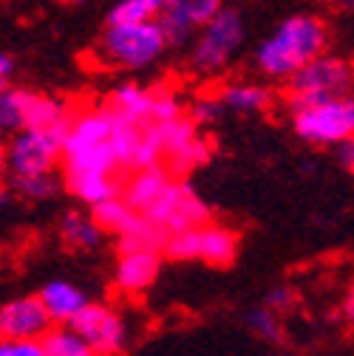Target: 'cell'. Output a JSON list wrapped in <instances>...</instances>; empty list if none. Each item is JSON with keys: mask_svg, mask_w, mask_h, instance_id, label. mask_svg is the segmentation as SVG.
<instances>
[{"mask_svg": "<svg viewBox=\"0 0 354 356\" xmlns=\"http://www.w3.org/2000/svg\"><path fill=\"white\" fill-rule=\"evenodd\" d=\"M210 220V209L204 207V201L193 193L190 184L182 181V190H179V198L173 204V212L167 215L164 220V232L173 235V232H182V229H193V227H204Z\"/></svg>", "mask_w": 354, "mask_h": 356, "instance_id": "2e32d148", "label": "cell"}, {"mask_svg": "<svg viewBox=\"0 0 354 356\" xmlns=\"http://www.w3.org/2000/svg\"><path fill=\"white\" fill-rule=\"evenodd\" d=\"M0 356H46L40 339H12L0 337Z\"/></svg>", "mask_w": 354, "mask_h": 356, "instance_id": "d4e9b609", "label": "cell"}, {"mask_svg": "<svg viewBox=\"0 0 354 356\" xmlns=\"http://www.w3.org/2000/svg\"><path fill=\"white\" fill-rule=\"evenodd\" d=\"M159 275V252L156 249H130L122 252L116 266V289L137 294L145 291Z\"/></svg>", "mask_w": 354, "mask_h": 356, "instance_id": "30bf717a", "label": "cell"}, {"mask_svg": "<svg viewBox=\"0 0 354 356\" xmlns=\"http://www.w3.org/2000/svg\"><path fill=\"white\" fill-rule=\"evenodd\" d=\"M68 328L74 334H79L97 356H116L125 348L128 339V328L122 323V317L114 308L100 305V302H85L77 314L71 317Z\"/></svg>", "mask_w": 354, "mask_h": 356, "instance_id": "ba28073f", "label": "cell"}, {"mask_svg": "<svg viewBox=\"0 0 354 356\" xmlns=\"http://www.w3.org/2000/svg\"><path fill=\"white\" fill-rule=\"evenodd\" d=\"M295 291L292 289H286V286H278V289H272L270 294H267V308H272V311H286V308H292L295 305Z\"/></svg>", "mask_w": 354, "mask_h": 356, "instance_id": "4316f807", "label": "cell"}, {"mask_svg": "<svg viewBox=\"0 0 354 356\" xmlns=\"http://www.w3.org/2000/svg\"><path fill=\"white\" fill-rule=\"evenodd\" d=\"M37 297H40L43 308H46V314L52 317V323H71V317L88 302L85 294L74 283H66V280L46 283Z\"/></svg>", "mask_w": 354, "mask_h": 356, "instance_id": "5bb4252c", "label": "cell"}, {"mask_svg": "<svg viewBox=\"0 0 354 356\" xmlns=\"http://www.w3.org/2000/svg\"><path fill=\"white\" fill-rule=\"evenodd\" d=\"M156 99H159V91H151V88H142V85H119L116 91L111 94V102L108 108L128 119V122H137V124H145V122H153V111H156Z\"/></svg>", "mask_w": 354, "mask_h": 356, "instance_id": "8fae6325", "label": "cell"}, {"mask_svg": "<svg viewBox=\"0 0 354 356\" xmlns=\"http://www.w3.org/2000/svg\"><path fill=\"white\" fill-rule=\"evenodd\" d=\"M159 15H162V0H119L108 15V26L145 23V20H156Z\"/></svg>", "mask_w": 354, "mask_h": 356, "instance_id": "603a6c76", "label": "cell"}, {"mask_svg": "<svg viewBox=\"0 0 354 356\" xmlns=\"http://www.w3.org/2000/svg\"><path fill=\"white\" fill-rule=\"evenodd\" d=\"M66 190L88 207H97L122 193L114 172H66Z\"/></svg>", "mask_w": 354, "mask_h": 356, "instance_id": "4fadbf2b", "label": "cell"}, {"mask_svg": "<svg viewBox=\"0 0 354 356\" xmlns=\"http://www.w3.org/2000/svg\"><path fill=\"white\" fill-rule=\"evenodd\" d=\"M275 356H281V353H275Z\"/></svg>", "mask_w": 354, "mask_h": 356, "instance_id": "e575fe53", "label": "cell"}, {"mask_svg": "<svg viewBox=\"0 0 354 356\" xmlns=\"http://www.w3.org/2000/svg\"><path fill=\"white\" fill-rule=\"evenodd\" d=\"M337 159H340L343 167L351 172V167H354V145H351V139H346V142L337 145Z\"/></svg>", "mask_w": 354, "mask_h": 356, "instance_id": "83f0119b", "label": "cell"}, {"mask_svg": "<svg viewBox=\"0 0 354 356\" xmlns=\"http://www.w3.org/2000/svg\"><path fill=\"white\" fill-rule=\"evenodd\" d=\"M60 142H63V136L52 130H34V127L17 130L12 145L6 147L9 175L54 172V167L60 161Z\"/></svg>", "mask_w": 354, "mask_h": 356, "instance_id": "52a82bcc", "label": "cell"}, {"mask_svg": "<svg viewBox=\"0 0 354 356\" xmlns=\"http://www.w3.org/2000/svg\"><path fill=\"white\" fill-rule=\"evenodd\" d=\"M289 111L309 105V102H321L329 97H348L351 91V65L348 60L337 57V54H318L309 63H303L289 79Z\"/></svg>", "mask_w": 354, "mask_h": 356, "instance_id": "277c9868", "label": "cell"}, {"mask_svg": "<svg viewBox=\"0 0 354 356\" xmlns=\"http://www.w3.org/2000/svg\"><path fill=\"white\" fill-rule=\"evenodd\" d=\"M52 331V317L46 314L40 297H17L0 305V337L12 339H43Z\"/></svg>", "mask_w": 354, "mask_h": 356, "instance_id": "9c48e42d", "label": "cell"}, {"mask_svg": "<svg viewBox=\"0 0 354 356\" xmlns=\"http://www.w3.org/2000/svg\"><path fill=\"white\" fill-rule=\"evenodd\" d=\"M12 193L29 198V201H43L52 198L60 190V181L54 178V172H43V175H9L6 178Z\"/></svg>", "mask_w": 354, "mask_h": 356, "instance_id": "7402d4cb", "label": "cell"}, {"mask_svg": "<svg viewBox=\"0 0 354 356\" xmlns=\"http://www.w3.org/2000/svg\"><path fill=\"white\" fill-rule=\"evenodd\" d=\"M238 252V235L227 227H199V257L210 266H230Z\"/></svg>", "mask_w": 354, "mask_h": 356, "instance_id": "9a60e30c", "label": "cell"}, {"mask_svg": "<svg viewBox=\"0 0 354 356\" xmlns=\"http://www.w3.org/2000/svg\"><path fill=\"white\" fill-rule=\"evenodd\" d=\"M247 325L252 328V334H258L261 339H267V342H284V325L278 320V311L267 308V305H261V308H252L249 314H247Z\"/></svg>", "mask_w": 354, "mask_h": 356, "instance_id": "cb8c5ba5", "label": "cell"}, {"mask_svg": "<svg viewBox=\"0 0 354 356\" xmlns=\"http://www.w3.org/2000/svg\"><path fill=\"white\" fill-rule=\"evenodd\" d=\"M34 91L20 85H3L0 88V130L3 133H17L29 122V111L34 102Z\"/></svg>", "mask_w": 354, "mask_h": 356, "instance_id": "e0dca14e", "label": "cell"}, {"mask_svg": "<svg viewBox=\"0 0 354 356\" xmlns=\"http://www.w3.org/2000/svg\"><path fill=\"white\" fill-rule=\"evenodd\" d=\"M218 9L221 0H162V17L176 20L193 31H199Z\"/></svg>", "mask_w": 354, "mask_h": 356, "instance_id": "ffe728a7", "label": "cell"}, {"mask_svg": "<svg viewBox=\"0 0 354 356\" xmlns=\"http://www.w3.org/2000/svg\"><path fill=\"white\" fill-rule=\"evenodd\" d=\"M292 127L309 145H340L354 133V105L348 97H329L292 108Z\"/></svg>", "mask_w": 354, "mask_h": 356, "instance_id": "8992f818", "label": "cell"}, {"mask_svg": "<svg viewBox=\"0 0 354 356\" xmlns=\"http://www.w3.org/2000/svg\"><path fill=\"white\" fill-rule=\"evenodd\" d=\"M221 105L233 113H263L272 108V91L263 85L241 82V85H227L221 94Z\"/></svg>", "mask_w": 354, "mask_h": 356, "instance_id": "ac0fdd59", "label": "cell"}, {"mask_svg": "<svg viewBox=\"0 0 354 356\" xmlns=\"http://www.w3.org/2000/svg\"><path fill=\"white\" fill-rule=\"evenodd\" d=\"M329 49V29L318 15L286 17L255 51V65L272 79H289L303 63Z\"/></svg>", "mask_w": 354, "mask_h": 356, "instance_id": "6da1fadb", "label": "cell"}, {"mask_svg": "<svg viewBox=\"0 0 354 356\" xmlns=\"http://www.w3.org/2000/svg\"><path fill=\"white\" fill-rule=\"evenodd\" d=\"M343 308H346V317H351V294L346 297V305H343Z\"/></svg>", "mask_w": 354, "mask_h": 356, "instance_id": "d6a6232c", "label": "cell"}, {"mask_svg": "<svg viewBox=\"0 0 354 356\" xmlns=\"http://www.w3.org/2000/svg\"><path fill=\"white\" fill-rule=\"evenodd\" d=\"M116 113L111 108H97L85 113H71L60 142V159L66 172H116L119 159L114 147Z\"/></svg>", "mask_w": 354, "mask_h": 356, "instance_id": "7a4b0ae2", "label": "cell"}, {"mask_svg": "<svg viewBox=\"0 0 354 356\" xmlns=\"http://www.w3.org/2000/svg\"><path fill=\"white\" fill-rule=\"evenodd\" d=\"M6 82H9V79H0V88H3V85H6Z\"/></svg>", "mask_w": 354, "mask_h": 356, "instance_id": "836d02e7", "label": "cell"}, {"mask_svg": "<svg viewBox=\"0 0 354 356\" xmlns=\"http://www.w3.org/2000/svg\"><path fill=\"white\" fill-rule=\"evenodd\" d=\"M170 184V175H167V170L162 167V164H151V167H139L137 170V175L130 178V181L125 184V201L134 207L137 212H148L153 204H156V198L162 195V190Z\"/></svg>", "mask_w": 354, "mask_h": 356, "instance_id": "7c38bea8", "label": "cell"}, {"mask_svg": "<svg viewBox=\"0 0 354 356\" xmlns=\"http://www.w3.org/2000/svg\"><path fill=\"white\" fill-rule=\"evenodd\" d=\"M60 241L74 249V252H88L100 246L102 241V229L94 224L91 215H82V212H66L60 218Z\"/></svg>", "mask_w": 354, "mask_h": 356, "instance_id": "d6986e66", "label": "cell"}, {"mask_svg": "<svg viewBox=\"0 0 354 356\" xmlns=\"http://www.w3.org/2000/svg\"><path fill=\"white\" fill-rule=\"evenodd\" d=\"M12 71H15V60L6 51H0V79H9Z\"/></svg>", "mask_w": 354, "mask_h": 356, "instance_id": "f1b7e54d", "label": "cell"}, {"mask_svg": "<svg viewBox=\"0 0 354 356\" xmlns=\"http://www.w3.org/2000/svg\"><path fill=\"white\" fill-rule=\"evenodd\" d=\"M167 49L156 20L108 26L100 40V57L111 68H145Z\"/></svg>", "mask_w": 354, "mask_h": 356, "instance_id": "3957f363", "label": "cell"}, {"mask_svg": "<svg viewBox=\"0 0 354 356\" xmlns=\"http://www.w3.org/2000/svg\"><path fill=\"white\" fill-rule=\"evenodd\" d=\"M60 3H66V6H82V3H88V0H60Z\"/></svg>", "mask_w": 354, "mask_h": 356, "instance_id": "1f68e13d", "label": "cell"}, {"mask_svg": "<svg viewBox=\"0 0 354 356\" xmlns=\"http://www.w3.org/2000/svg\"><path fill=\"white\" fill-rule=\"evenodd\" d=\"M221 111H224V105H221V99H210V97H201L196 99V105L190 108V119L196 124H210L221 116Z\"/></svg>", "mask_w": 354, "mask_h": 356, "instance_id": "484cf974", "label": "cell"}, {"mask_svg": "<svg viewBox=\"0 0 354 356\" xmlns=\"http://www.w3.org/2000/svg\"><path fill=\"white\" fill-rule=\"evenodd\" d=\"M244 46V20L233 9H218L193 37V68L201 74H215Z\"/></svg>", "mask_w": 354, "mask_h": 356, "instance_id": "5b68a950", "label": "cell"}, {"mask_svg": "<svg viewBox=\"0 0 354 356\" xmlns=\"http://www.w3.org/2000/svg\"><path fill=\"white\" fill-rule=\"evenodd\" d=\"M6 178H9V167H6V150L0 147V187L6 184Z\"/></svg>", "mask_w": 354, "mask_h": 356, "instance_id": "f546056e", "label": "cell"}, {"mask_svg": "<svg viewBox=\"0 0 354 356\" xmlns=\"http://www.w3.org/2000/svg\"><path fill=\"white\" fill-rule=\"evenodd\" d=\"M40 342H43V353L46 356H97L91 350V345H88L79 334H74L71 328L49 331Z\"/></svg>", "mask_w": 354, "mask_h": 356, "instance_id": "44dd1931", "label": "cell"}, {"mask_svg": "<svg viewBox=\"0 0 354 356\" xmlns=\"http://www.w3.org/2000/svg\"><path fill=\"white\" fill-rule=\"evenodd\" d=\"M351 3L354 0H332V6H337V9H351Z\"/></svg>", "mask_w": 354, "mask_h": 356, "instance_id": "4dcf8cb0", "label": "cell"}]
</instances>
